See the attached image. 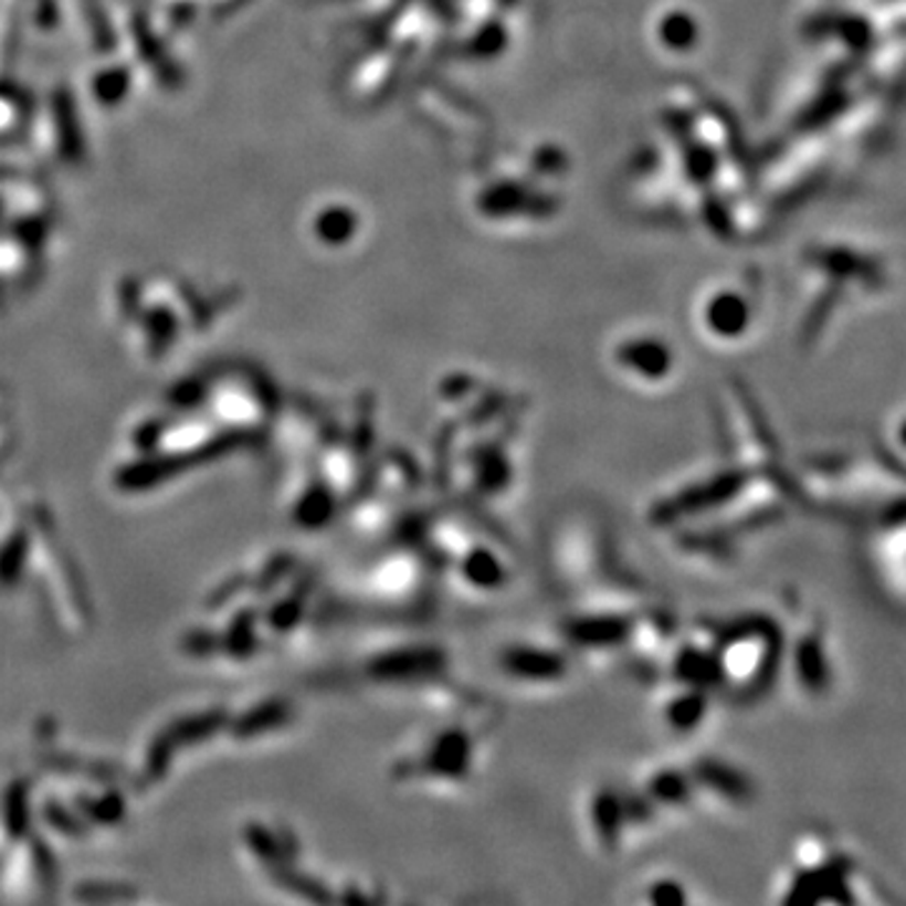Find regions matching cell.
Masks as SVG:
<instances>
[{"mask_svg":"<svg viewBox=\"0 0 906 906\" xmlns=\"http://www.w3.org/2000/svg\"><path fill=\"white\" fill-rule=\"evenodd\" d=\"M715 675L742 697L773 685L786 663V632L768 618H740L713 634Z\"/></svg>","mask_w":906,"mask_h":906,"instance_id":"obj_1","label":"cell"},{"mask_svg":"<svg viewBox=\"0 0 906 906\" xmlns=\"http://www.w3.org/2000/svg\"><path fill=\"white\" fill-rule=\"evenodd\" d=\"M864 567L874 587L899 610H906V494L866 514Z\"/></svg>","mask_w":906,"mask_h":906,"instance_id":"obj_2","label":"cell"},{"mask_svg":"<svg viewBox=\"0 0 906 906\" xmlns=\"http://www.w3.org/2000/svg\"><path fill=\"white\" fill-rule=\"evenodd\" d=\"M478 740L466 728H443L421 738L411 754L401 756L396 768L405 781L459 786L474 773Z\"/></svg>","mask_w":906,"mask_h":906,"instance_id":"obj_3","label":"cell"},{"mask_svg":"<svg viewBox=\"0 0 906 906\" xmlns=\"http://www.w3.org/2000/svg\"><path fill=\"white\" fill-rule=\"evenodd\" d=\"M786 647H791V652L786 650V663H791L801 691L811 697L826 695L833 683V670L823 624L815 618H803L799 632L791 638V645Z\"/></svg>","mask_w":906,"mask_h":906,"instance_id":"obj_4","label":"cell"},{"mask_svg":"<svg viewBox=\"0 0 906 906\" xmlns=\"http://www.w3.org/2000/svg\"><path fill=\"white\" fill-rule=\"evenodd\" d=\"M498 667L514 683H524L529 687L561 683L569 673L567 660L561 652L551 647L527 645V642L524 645L504 647L502 655H498Z\"/></svg>","mask_w":906,"mask_h":906,"instance_id":"obj_5","label":"cell"},{"mask_svg":"<svg viewBox=\"0 0 906 906\" xmlns=\"http://www.w3.org/2000/svg\"><path fill=\"white\" fill-rule=\"evenodd\" d=\"M222 723H224V713L212 710V713L194 715V718H187V720L171 725L169 730H165L157 740H154V746L149 750V778L165 776L171 750H175L177 746H181V742H192V740L212 736L214 730L222 728Z\"/></svg>","mask_w":906,"mask_h":906,"instance_id":"obj_6","label":"cell"},{"mask_svg":"<svg viewBox=\"0 0 906 906\" xmlns=\"http://www.w3.org/2000/svg\"><path fill=\"white\" fill-rule=\"evenodd\" d=\"M815 262L839 280H854V283L872 289L886 285V270L882 262L876 257L858 255L854 250L826 247L815 255Z\"/></svg>","mask_w":906,"mask_h":906,"instance_id":"obj_7","label":"cell"},{"mask_svg":"<svg viewBox=\"0 0 906 906\" xmlns=\"http://www.w3.org/2000/svg\"><path fill=\"white\" fill-rule=\"evenodd\" d=\"M289 718V705L287 703H265L260 708L250 710L244 718L234 725V736L240 738H252L257 733H267L272 728H280Z\"/></svg>","mask_w":906,"mask_h":906,"instance_id":"obj_8","label":"cell"},{"mask_svg":"<svg viewBox=\"0 0 906 906\" xmlns=\"http://www.w3.org/2000/svg\"><path fill=\"white\" fill-rule=\"evenodd\" d=\"M8 833L11 836H23L29 829V803H25V783H15L13 791L8 793Z\"/></svg>","mask_w":906,"mask_h":906,"instance_id":"obj_9","label":"cell"},{"mask_svg":"<svg viewBox=\"0 0 906 906\" xmlns=\"http://www.w3.org/2000/svg\"><path fill=\"white\" fill-rule=\"evenodd\" d=\"M227 650L234 652L238 657H247L255 650V640H252V612H242L234 620L230 634H227Z\"/></svg>","mask_w":906,"mask_h":906,"instance_id":"obj_10","label":"cell"},{"mask_svg":"<svg viewBox=\"0 0 906 906\" xmlns=\"http://www.w3.org/2000/svg\"><path fill=\"white\" fill-rule=\"evenodd\" d=\"M25 555V534H15V537L6 544V549L0 551V582H13L18 569H21V561Z\"/></svg>","mask_w":906,"mask_h":906,"instance_id":"obj_11","label":"cell"},{"mask_svg":"<svg viewBox=\"0 0 906 906\" xmlns=\"http://www.w3.org/2000/svg\"><path fill=\"white\" fill-rule=\"evenodd\" d=\"M839 29H841V33H844V39H846L849 45H854V49H858V51H868V49H872L874 31H872V25H868L866 21H861V18L849 15V18H841Z\"/></svg>","mask_w":906,"mask_h":906,"instance_id":"obj_12","label":"cell"},{"mask_svg":"<svg viewBox=\"0 0 906 906\" xmlns=\"http://www.w3.org/2000/svg\"><path fill=\"white\" fill-rule=\"evenodd\" d=\"M642 902L650 904H673V902H687V892L683 886L670 882V878H660V882L647 886V894L642 892Z\"/></svg>","mask_w":906,"mask_h":906,"instance_id":"obj_13","label":"cell"},{"mask_svg":"<svg viewBox=\"0 0 906 906\" xmlns=\"http://www.w3.org/2000/svg\"><path fill=\"white\" fill-rule=\"evenodd\" d=\"M84 811L91 815V819L96 821H104V823H114L119 821L124 815V801L116 799V796H108V799H102L91 805H84Z\"/></svg>","mask_w":906,"mask_h":906,"instance_id":"obj_14","label":"cell"},{"mask_svg":"<svg viewBox=\"0 0 906 906\" xmlns=\"http://www.w3.org/2000/svg\"><path fill=\"white\" fill-rule=\"evenodd\" d=\"M884 451L889 453L896 464H902L906 468V415L894 425L889 443H884Z\"/></svg>","mask_w":906,"mask_h":906,"instance_id":"obj_15","label":"cell"},{"mask_svg":"<svg viewBox=\"0 0 906 906\" xmlns=\"http://www.w3.org/2000/svg\"><path fill=\"white\" fill-rule=\"evenodd\" d=\"M217 647V638H212L210 632H192L185 640V650L192 652V655H210Z\"/></svg>","mask_w":906,"mask_h":906,"instance_id":"obj_16","label":"cell"},{"mask_svg":"<svg viewBox=\"0 0 906 906\" xmlns=\"http://www.w3.org/2000/svg\"><path fill=\"white\" fill-rule=\"evenodd\" d=\"M45 813H49L51 823H56V829H59V831H66V833H78V829H76V821L71 819V815H69L66 811H59V813H56V809H53V803H51V809L45 811Z\"/></svg>","mask_w":906,"mask_h":906,"instance_id":"obj_17","label":"cell"},{"mask_svg":"<svg viewBox=\"0 0 906 906\" xmlns=\"http://www.w3.org/2000/svg\"><path fill=\"white\" fill-rule=\"evenodd\" d=\"M78 896H84V899L94 902V899H119V896H134V892L126 894L124 889H114V892H106V889H78Z\"/></svg>","mask_w":906,"mask_h":906,"instance_id":"obj_18","label":"cell"}]
</instances>
